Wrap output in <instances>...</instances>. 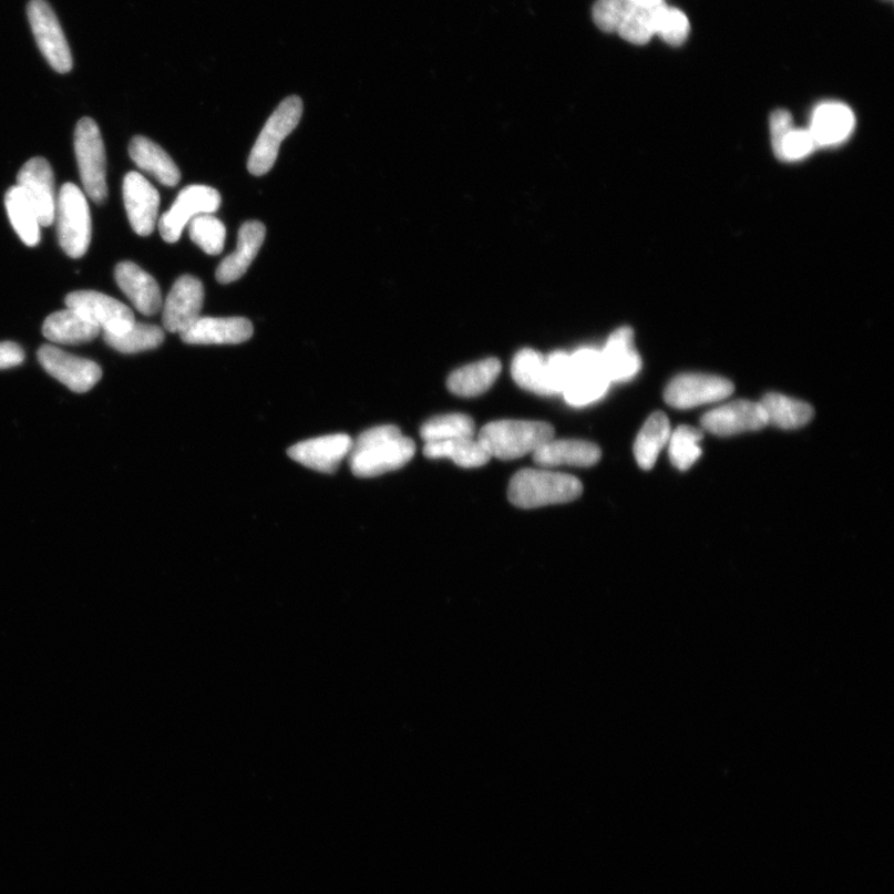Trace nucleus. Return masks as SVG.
Here are the masks:
<instances>
[{
    "mask_svg": "<svg viewBox=\"0 0 894 894\" xmlns=\"http://www.w3.org/2000/svg\"><path fill=\"white\" fill-rule=\"evenodd\" d=\"M415 451L414 441L398 427H376L353 441L349 465L357 477H377L405 466Z\"/></svg>",
    "mask_w": 894,
    "mask_h": 894,
    "instance_id": "obj_1",
    "label": "nucleus"
},
{
    "mask_svg": "<svg viewBox=\"0 0 894 894\" xmlns=\"http://www.w3.org/2000/svg\"><path fill=\"white\" fill-rule=\"evenodd\" d=\"M855 123L854 112L849 106L841 102H824L814 110L808 130L816 147H832L841 145L852 135Z\"/></svg>",
    "mask_w": 894,
    "mask_h": 894,
    "instance_id": "obj_19",
    "label": "nucleus"
},
{
    "mask_svg": "<svg viewBox=\"0 0 894 894\" xmlns=\"http://www.w3.org/2000/svg\"><path fill=\"white\" fill-rule=\"evenodd\" d=\"M353 440L347 434H332L302 441L287 451V454L308 469L335 474L349 455Z\"/></svg>",
    "mask_w": 894,
    "mask_h": 894,
    "instance_id": "obj_17",
    "label": "nucleus"
},
{
    "mask_svg": "<svg viewBox=\"0 0 894 894\" xmlns=\"http://www.w3.org/2000/svg\"><path fill=\"white\" fill-rule=\"evenodd\" d=\"M100 331L97 326L71 308L50 315L43 325L44 337L59 345L88 343L94 341Z\"/></svg>",
    "mask_w": 894,
    "mask_h": 894,
    "instance_id": "obj_26",
    "label": "nucleus"
},
{
    "mask_svg": "<svg viewBox=\"0 0 894 894\" xmlns=\"http://www.w3.org/2000/svg\"><path fill=\"white\" fill-rule=\"evenodd\" d=\"M38 359L51 377L75 393L89 392L102 378V369L97 363L66 353L53 346L41 347Z\"/></svg>",
    "mask_w": 894,
    "mask_h": 894,
    "instance_id": "obj_12",
    "label": "nucleus"
},
{
    "mask_svg": "<svg viewBox=\"0 0 894 894\" xmlns=\"http://www.w3.org/2000/svg\"><path fill=\"white\" fill-rule=\"evenodd\" d=\"M123 202L132 229L141 236L151 235L158 218V191L142 174L130 172L123 179Z\"/></svg>",
    "mask_w": 894,
    "mask_h": 894,
    "instance_id": "obj_16",
    "label": "nucleus"
},
{
    "mask_svg": "<svg viewBox=\"0 0 894 894\" xmlns=\"http://www.w3.org/2000/svg\"><path fill=\"white\" fill-rule=\"evenodd\" d=\"M104 339L117 352L133 354L160 347L164 341V332L158 326L135 323L125 333L104 332Z\"/></svg>",
    "mask_w": 894,
    "mask_h": 894,
    "instance_id": "obj_33",
    "label": "nucleus"
},
{
    "mask_svg": "<svg viewBox=\"0 0 894 894\" xmlns=\"http://www.w3.org/2000/svg\"><path fill=\"white\" fill-rule=\"evenodd\" d=\"M669 418L661 411L651 414L637 434L634 445V455L643 470H651L660 452L669 443L671 435Z\"/></svg>",
    "mask_w": 894,
    "mask_h": 894,
    "instance_id": "obj_28",
    "label": "nucleus"
},
{
    "mask_svg": "<svg viewBox=\"0 0 894 894\" xmlns=\"http://www.w3.org/2000/svg\"><path fill=\"white\" fill-rule=\"evenodd\" d=\"M791 127H793V119H791L787 110L773 112L772 117H770V135H772V142L782 137Z\"/></svg>",
    "mask_w": 894,
    "mask_h": 894,
    "instance_id": "obj_42",
    "label": "nucleus"
},
{
    "mask_svg": "<svg viewBox=\"0 0 894 894\" xmlns=\"http://www.w3.org/2000/svg\"><path fill=\"white\" fill-rule=\"evenodd\" d=\"M773 148L779 158L784 161H800L810 156L816 148V143L809 130H788L782 137L773 142Z\"/></svg>",
    "mask_w": 894,
    "mask_h": 894,
    "instance_id": "obj_38",
    "label": "nucleus"
},
{
    "mask_svg": "<svg viewBox=\"0 0 894 894\" xmlns=\"http://www.w3.org/2000/svg\"><path fill=\"white\" fill-rule=\"evenodd\" d=\"M424 455L429 459H449L464 469L484 466L492 459L477 438L425 443Z\"/></svg>",
    "mask_w": 894,
    "mask_h": 894,
    "instance_id": "obj_30",
    "label": "nucleus"
},
{
    "mask_svg": "<svg viewBox=\"0 0 894 894\" xmlns=\"http://www.w3.org/2000/svg\"><path fill=\"white\" fill-rule=\"evenodd\" d=\"M633 7L629 0H598L593 9L594 22L603 32H618L624 18Z\"/></svg>",
    "mask_w": 894,
    "mask_h": 894,
    "instance_id": "obj_39",
    "label": "nucleus"
},
{
    "mask_svg": "<svg viewBox=\"0 0 894 894\" xmlns=\"http://www.w3.org/2000/svg\"><path fill=\"white\" fill-rule=\"evenodd\" d=\"M886 2H892V0H886Z\"/></svg>",
    "mask_w": 894,
    "mask_h": 894,
    "instance_id": "obj_44",
    "label": "nucleus"
},
{
    "mask_svg": "<svg viewBox=\"0 0 894 894\" xmlns=\"http://www.w3.org/2000/svg\"><path fill=\"white\" fill-rule=\"evenodd\" d=\"M23 348L14 342H0V369L14 368L24 362Z\"/></svg>",
    "mask_w": 894,
    "mask_h": 894,
    "instance_id": "obj_41",
    "label": "nucleus"
},
{
    "mask_svg": "<svg viewBox=\"0 0 894 894\" xmlns=\"http://www.w3.org/2000/svg\"><path fill=\"white\" fill-rule=\"evenodd\" d=\"M475 421L465 414H445L429 419L420 429L425 443H439L464 438H475Z\"/></svg>",
    "mask_w": 894,
    "mask_h": 894,
    "instance_id": "obj_32",
    "label": "nucleus"
},
{
    "mask_svg": "<svg viewBox=\"0 0 894 894\" xmlns=\"http://www.w3.org/2000/svg\"><path fill=\"white\" fill-rule=\"evenodd\" d=\"M659 7V6H657ZM633 7L624 18L618 33L620 37L635 45H645L656 35L655 14L656 8Z\"/></svg>",
    "mask_w": 894,
    "mask_h": 894,
    "instance_id": "obj_37",
    "label": "nucleus"
},
{
    "mask_svg": "<svg viewBox=\"0 0 894 894\" xmlns=\"http://www.w3.org/2000/svg\"><path fill=\"white\" fill-rule=\"evenodd\" d=\"M74 145L82 186L92 201L104 203L107 198L106 153L94 120L85 117L79 121Z\"/></svg>",
    "mask_w": 894,
    "mask_h": 894,
    "instance_id": "obj_6",
    "label": "nucleus"
},
{
    "mask_svg": "<svg viewBox=\"0 0 894 894\" xmlns=\"http://www.w3.org/2000/svg\"><path fill=\"white\" fill-rule=\"evenodd\" d=\"M606 376L612 383L629 382L641 371L643 361L634 346V331L621 327L606 341L600 351Z\"/></svg>",
    "mask_w": 894,
    "mask_h": 894,
    "instance_id": "obj_20",
    "label": "nucleus"
},
{
    "mask_svg": "<svg viewBox=\"0 0 894 894\" xmlns=\"http://www.w3.org/2000/svg\"><path fill=\"white\" fill-rule=\"evenodd\" d=\"M556 435L544 421L497 420L480 430L477 440L491 458L516 460L533 454Z\"/></svg>",
    "mask_w": 894,
    "mask_h": 894,
    "instance_id": "obj_3",
    "label": "nucleus"
},
{
    "mask_svg": "<svg viewBox=\"0 0 894 894\" xmlns=\"http://www.w3.org/2000/svg\"><path fill=\"white\" fill-rule=\"evenodd\" d=\"M254 335V326L244 317H199L181 333L188 345H240Z\"/></svg>",
    "mask_w": 894,
    "mask_h": 894,
    "instance_id": "obj_18",
    "label": "nucleus"
},
{
    "mask_svg": "<svg viewBox=\"0 0 894 894\" xmlns=\"http://www.w3.org/2000/svg\"><path fill=\"white\" fill-rule=\"evenodd\" d=\"M204 304V287L197 277H179L163 306V325L172 333H183L198 320Z\"/></svg>",
    "mask_w": 894,
    "mask_h": 894,
    "instance_id": "obj_14",
    "label": "nucleus"
},
{
    "mask_svg": "<svg viewBox=\"0 0 894 894\" xmlns=\"http://www.w3.org/2000/svg\"><path fill=\"white\" fill-rule=\"evenodd\" d=\"M54 172L45 158L28 161L18 173V187L33 204L41 226H50L55 220Z\"/></svg>",
    "mask_w": 894,
    "mask_h": 894,
    "instance_id": "obj_13",
    "label": "nucleus"
},
{
    "mask_svg": "<svg viewBox=\"0 0 894 894\" xmlns=\"http://www.w3.org/2000/svg\"><path fill=\"white\" fill-rule=\"evenodd\" d=\"M28 18L41 54L58 73H69L73 56L53 8L45 0H30Z\"/></svg>",
    "mask_w": 894,
    "mask_h": 894,
    "instance_id": "obj_8",
    "label": "nucleus"
},
{
    "mask_svg": "<svg viewBox=\"0 0 894 894\" xmlns=\"http://www.w3.org/2000/svg\"><path fill=\"white\" fill-rule=\"evenodd\" d=\"M572 378L562 393L572 407H587L598 402L609 392L610 380L606 376L600 351L580 348L571 356Z\"/></svg>",
    "mask_w": 894,
    "mask_h": 894,
    "instance_id": "obj_7",
    "label": "nucleus"
},
{
    "mask_svg": "<svg viewBox=\"0 0 894 894\" xmlns=\"http://www.w3.org/2000/svg\"><path fill=\"white\" fill-rule=\"evenodd\" d=\"M629 2L639 8H654L665 3L664 0H629Z\"/></svg>",
    "mask_w": 894,
    "mask_h": 894,
    "instance_id": "obj_43",
    "label": "nucleus"
},
{
    "mask_svg": "<svg viewBox=\"0 0 894 894\" xmlns=\"http://www.w3.org/2000/svg\"><path fill=\"white\" fill-rule=\"evenodd\" d=\"M546 364L552 383L562 394L572 378L571 356L562 351L553 352L546 357Z\"/></svg>",
    "mask_w": 894,
    "mask_h": 894,
    "instance_id": "obj_40",
    "label": "nucleus"
},
{
    "mask_svg": "<svg viewBox=\"0 0 894 894\" xmlns=\"http://www.w3.org/2000/svg\"><path fill=\"white\" fill-rule=\"evenodd\" d=\"M511 374L513 380L527 392L542 397L559 394L548 374L546 356L534 349L524 348L513 358Z\"/></svg>",
    "mask_w": 894,
    "mask_h": 894,
    "instance_id": "obj_24",
    "label": "nucleus"
},
{
    "mask_svg": "<svg viewBox=\"0 0 894 894\" xmlns=\"http://www.w3.org/2000/svg\"><path fill=\"white\" fill-rule=\"evenodd\" d=\"M6 208L10 223L22 242L33 248L40 243V223L33 204L18 186L6 194Z\"/></svg>",
    "mask_w": 894,
    "mask_h": 894,
    "instance_id": "obj_31",
    "label": "nucleus"
},
{
    "mask_svg": "<svg viewBox=\"0 0 894 894\" xmlns=\"http://www.w3.org/2000/svg\"><path fill=\"white\" fill-rule=\"evenodd\" d=\"M117 285L137 310L145 316H154L163 307L160 286L153 277L131 261L116 266Z\"/></svg>",
    "mask_w": 894,
    "mask_h": 894,
    "instance_id": "obj_22",
    "label": "nucleus"
},
{
    "mask_svg": "<svg viewBox=\"0 0 894 894\" xmlns=\"http://www.w3.org/2000/svg\"><path fill=\"white\" fill-rule=\"evenodd\" d=\"M582 481L572 475L538 469H523L510 481L512 505L533 510L577 500L583 493Z\"/></svg>",
    "mask_w": 894,
    "mask_h": 894,
    "instance_id": "obj_2",
    "label": "nucleus"
},
{
    "mask_svg": "<svg viewBox=\"0 0 894 894\" xmlns=\"http://www.w3.org/2000/svg\"><path fill=\"white\" fill-rule=\"evenodd\" d=\"M189 235L193 243L208 255H219L224 250L226 228L223 222L212 214H202L189 223Z\"/></svg>",
    "mask_w": 894,
    "mask_h": 894,
    "instance_id": "obj_36",
    "label": "nucleus"
},
{
    "mask_svg": "<svg viewBox=\"0 0 894 894\" xmlns=\"http://www.w3.org/2000/svg\"><path fill=\"white\" fill-rule=\"evenodd\" d=\"M222 205L217 189L208 186H189L178 194L171 209L162 215L160 232L164 242L177 243L184 228L202 214H214Z\"/></svg>",
    "mask_w": 894,
    "mask_h": 894,
    "instance_id": "obj_10",
    "label": "nucleus"
},
{
    "mask_svg": "<svg viewBox=\"0 0 894 894\" xmlns=\"http://www.w3.org/2000/svg\"><path fill=\"white\" fill-rule=\"evenodd\" d=\"M302 112V100L297 96L285 99L274 111L249 157L248 168L253 176L260 177L273 169L281 143L300 123Z\"/></svg>",
    "mask_w": 894,
    "mask_h": 894,
    "instance_id": "obj_5",
    "label": "nucleus"
},
{
    "mask_svg": "<svg viewBox=\"0 0 894 894\" xmlns=\"http://www.w3.org/2000/svg\"><path fill=\"white\" fill-rule=\"evenodd\" d=\"M656 35L671 47H681L691 32L690 20L682 10L665 3L656 8Z\"/></svg>",
    "mask_w": 894,
    "mask_h": 894,
    "instance_id": "obj_35",
    "label": "nucleus"
},
{
    "mask_svg": "<svg viewBox=\"0 0 894 894\" xmlns=\"http://www.w3.org/2000/svg\"><path fill=\"white\" fill-rule=\"evenodd\" d=\"M130 156L137 166L152 174L163 186L176 187L181 181L177 164L156 143L142 136L131 141Z\"/></svg>",
    "mask_w": 894,
    "mask_h": 894,
    "instance_id": "obj_27",
    "label": "nucleus"
},
{
    "mask_svg": "<svg viewBox=\"0 0 894 894\" xmlns=\"http://www.w3.org/2000/svg\"><path fill=\"white\" fill-rule=\"evenodd\" d=\"M600 459V448L585 440L553 438L533 452L534 464L542 467H590L598 464Z\"/></svg>",
    "mask_w": 894,
    "mask_h": 894,
    "instance_id": "obj_21",
    "label": "nucleus"
},
{
    "mask_svg": "<svg viewBox=\"0 0 894 894\" xmlns=\"http://www.w3.org/2000/svg\"><path fill=\"white\" fill-rule=\"evenodd\" d=\"M733 392V383L723 377L685 373L675 377L667 386L665 402L676 409H692L722 402Z\"/></svg>",
    "mask_w": 894,
    "mask_h": 894,
    "instance_id": "obj_9",
    "label": "nucleus"
},
{
    "mask_svg": "<svg viewBox=\"0 0 894 894\" xmlns=\"http://www.w3.org/2000/svg\"><path fill=\"white\" fill-rule=\"evenodd\" d=\"M502 371L497 358L482 359V361L456 369L448 378V388L452 394L462 398L482 395L495 384Z\"/></svg>",
    "mask_w": 894,
    "mask_h": 894,
    "instance_id": "obj_25",
    "label": "nucleus"
},
{
    "mask_svg": "<svg viewBox=\"0 0 894 894\" xmlns=\"http://www.w3.org/2000/svg\"><path fill=\"white\" fill-rule=\"evenodd\" d=\"M702 430L688 425L678 427L667 443L672 465L680 471L691 469L702 455Z\"/></svg>",
    "mask_w": 894,
    "mask_h": 894,
    "instance_id": "obj_34",
    "label": "nucleus"
},
{
    "mask_svg": "<svg viewBox=\"0 0 894 894\" xmlns=\"http://www.w3.org/2000/svg\"><path fill=\"white\" fill-rule=\"evenodd\" d=\"M66 307L88 318L100 330L121 335L136 323L131 308L116 298L96 291H75L66 296Z\"/></svg>",
    "mask_w": 894,
    "mask_h": 894,
    "instance_id": "obj_11",
    "label": "nucleus"
},
{
    "mask_svg": "<svg viewBox=\"0 0 894 894\" xmlns=\"http://www.w3.org/2000/svg\"><path fill=\"white\" fill-rule=\"evenodd\" d=\"M61 248L70 258L80 259L91 243V214L84 192L73 183L61 187L55 220Z\"/></svg>",
    "mask_w": 894,
    "mask_h": 894,
    "instance_id": "obj_4",
    "label": "nucleus"
},
{
    "mask_svg": "<svg viewBox=\"0 0 894 894\" xmlns=\"http://www.w3.org/2000/svg\"><path fill=\"white\" fill-rule=\"evenodd\" d=\"M759 403L764 410L768 425L780 429L803 428L814 418L813 407L783 394L769 393Z\"/></svg>",
    "mask_w": 894,
    "mask_h": 894,
    "instance_id": "obj_29",
    "label": "nucleus"
},
{
    "mask_svg": "<svg viewBox=\"0 0 894 894\" xmlns=\"http://www.w3.org/2000/svg\"><path fill=\"white\" fill-rule=\"evenodd\" d=\"M266 236L265 225L260 222H246L238 236V249L224 259L217 270L219 284L228 285L242 279L251 263L259 254Z\"/></svg>",
    "mask_w": 894,
    "mask_h": 894,
    "instance_id": "obj_23",
    "label": "nucleus"
},
{
    "mask_svg": "<svg viewBox=\"0 0 894 894\" xmlns=\"http://www.w3.org/2000/svg\"><path fill=\"white\" fill-rule=\"evenodd\" d=\"M701 425L713 435L732 436L763 429L768 421L760 403L736 400L708 411L701 419Z\"/></svg>",
    "mask_w": 894,
    "mask_h": 894,
    "instance_id": "obj_15",
    "label": "nucleus"
}]
</instances>
